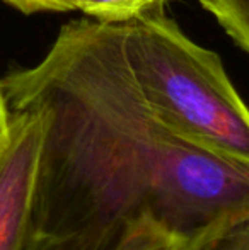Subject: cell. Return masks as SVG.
Masks as SVG:
<instances>
[{
  "label": "cell",
  "mask_w": 249,
  "mask_h": 250,
  "mask_svg": "<svg viewBox=\"0 0 249 250\" xmlns=\"http://www.w3.org/2000/svg\"><path fill=\"white\" fill-rule=\"evenodd\" d=\"M123 27L125 60L156 114L191 142L249 165V107L219 55L189 40L166 7Z\"/></svg>",
  "instance_id": "obj_2"
},
{
  "label": "cell",
  "mask_w": 249,
  "mask_h": 250,
  "mask_svg": "<svg viewBox=\"0 0 249 250\" xmlns=\"http://www.w3.org/2000/svg\"><path fill=\"white\" fill-rule=\"evenodd\" d=\"M183 250H249V208L206 225L184 240Z\"/></svg>",
  "instance_id": "obj_4"
},
{
  "label": "cell",
  "mask_w": 249,
  "mask_h": 250,
  "mask_svg": "<svg viewBox=\"0 0 249 250\" xmlns=\"http://www.w3.org/2000/svg\"><path fill=\"white\" fill-rule=\"evenodd\" d=\"M184 240L149 216L130 220L111 250H183Z\"/></svg>",
  "instance_id": "obj_5"
},
{
  "label": "cell",
  "mask_w": 249,
  "mask_h": 250,
  "mask_svg": "<svg viewBox=\"0 0 249 250\" xmlns=\"http://www.w3.org/2000/svg\"><path fill=\"white\" fill-rule=\"evenodd\" d=\"M23 14L36 12H68L72 10L68 0H3Z\"/></svg>",
  "instance_id": "obj_9"
},
{
  "label": "cell",
  "mask_w": 249,
  "mask_h": 250,
  "mask_svg": "<svg viewBox=\"0 0 249 250\" xmlns=\"http://www.w3.org/2000/svg\"><path fill=\"white\" fill-rule=\"evenodd\" d=\"M72 10L106 24H126L152 10L162 9L169 0H68Z\"/></svg>",
  "instance_id": "obj_7"
},
{
  "label": "cell",
  "mask_w": 249,
  "mask_h": 250,
  "mask_svg": "<svg viewBox=\"0 0 249 250\" xmlns=\"http://www.w3.org/2000/svg\"><path fill=\"white\" fill-rule=\"evenodd\" d=\"M120 228H94L70 235H43L31 231L23 250H111Z\"/></svg>",
  "instance_id": "obj_6"
},
{
  "label": "cell",
  "mask_w": 249,
  "mask_h": 250,
  "mask_svg": "<svg viewBox=\"0 0 249 250\" xmlns=\"http://www.w3.org/2000/svg\"><path fill=\"white\" fill-rule=\"evenodd\" d=\"M10 131H12V112L9 111V105L0 87V151L9 145Z\"/></svg>",
  "instance_id": "obj_10"
},
{
  "label": "cell",
  "mask_w": 249,
  "mask_h": 250,
  "mask_svg": "<svg viewBox=\"0 0 249 250\" xmlns=\"http://www.w3.org/2000/svg\"><path fill=\"white\" fill-rule=\"evenodd\" d=\"M43 131L45 119L40 111L12 112L9 145L0 151V250H23L33 231Z\"/></svg>",
  "instance_id": "obj_3"
},
{
  "label": "cell",
  "mask_w": 249,
  "mask_h": 250,
  "mask_svg": "<svg viewBox=\"0 0 249 250\" xmlns=\"http://www.w3.org/2000/svg\"><path fill=\"white\" fill-rule=\"evenodd\" d=\"M123 24L70 21L36 65L0 80L10 112L45 131L33 231L70 235L149 216L183 240L249 208V165L205 148L156 114L123 51Z\"/></svg>",
  "instance_id": "obj_1"
},
{
  "label": "cell",
  "mask_w": 249,
  "mask_h": 250,
  "mask_svg": "<svg viewBox=\"0 0 249 250\" xmlns=\"http://www.w3.org/2000/svg\"><path fill=\"white\" fill-rule=\"evenodd\" d=\"M227 34L249 53V0H200Z\"/></svg>",
  "instance_id": "obj_8"
}]
</instances>
